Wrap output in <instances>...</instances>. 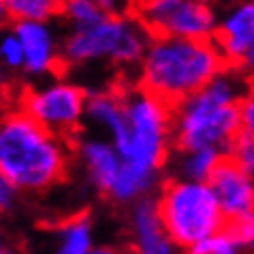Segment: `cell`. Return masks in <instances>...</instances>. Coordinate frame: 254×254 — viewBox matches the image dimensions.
<instances>
[{"instance_id":"277c9868","label":"cell","mask_w":254,"mask_h":254,"mask_svg":"<svg viewBox=\"0 0 254 254\" xmlns=\"http://www.w3.org/2000/svg\"><path fill=\"white\" fill-rule=\"evenodd\" d=\"M140 65V86L156 94L173 107L223 69L227 63L221 57L213 38H175L150 36Z\"/></svg>"},{"instance_id":"83f0119b","label":"cell","mask_w":254,"mask_h":254,"mask_svg":"<svg viewBox=\"0 0 254 254\" xmlns=\"http://www.w3.org/2000/svg\"><path fill=\"white\" fill-rule=\"evenodd\" d=\"M8 86V71L4 67H0V92Z\"/></svg>"},{"instance_id":"9c48e42d","label":"cell","mask_w":254,"mask_h":254,"mask_svg":"<svg viewBox=\"0 0 254 254\" xmlns=\"http://www.w3.org/2000/svg\"><path fill=\"white\" fill-rule=\"evenodd\" d=\"M10 29L23 48V71L27 75L42 77L63 65L61 46L48 21H13Z\"/></svg>"},{"instance_id":"2e32d148","label":"cell","mask_w":254,"mask_h":254,"mask_svg":"<svg viewBox=\"0 0 254 254\" xmlns=\"http://www.w3.org/2000/svg\"><path fill=\"white\" fill-rule=\"evenodd\" d=\"M173 177L188 179V182H206L213 173L217 163L225 156V152L217 148H196V150H175Z\"/></svg>"},{"instance_id":"f1b7e54d","label":"cell","mask_w":254,"mask_h":254,"mask_svg":"<svg viewBox=\"0 0 254 254\" xmlns=\"http://www.w3.org/2000/svg\"><path fill=\"white\" fill-rule=\"evenodd\" d=\"M6 23H10V21H8V15H6V8L2 4V0H0V29H2Z\"/></svg>"},{"instance_id":"4fadbf2b","label":"cell","mask_w":254,"mask_h":254,"mask_svg":"<svg viewBox=\"0 0 254 254\" xmlns=\"http://www.w3.org/2000/svg\"><path fill=\"white\" fill-rule=\"evenodd\" d=\"M77 152L94 188L104 196H109L111 188L115 186L121 171V156L115 150L111 140H104V137H83L77 144Z\"/></svg>"},{"instance_id":"6da1fadb","label":"cell","mask_w":254,"mask_h":254,"mask_svg":"<svg viewBox=\"0 0 254 254\" xmlns=\"http://www.w3.org/2000/svg\"><path fill=\"white\" fill-rule=\"evenodd\" d=\"M127 119V144L119 152L121 171L109 198L117 204H131L150 196L171 150L173 107L156 94L137 86L121 92Z\"/></svg>"},{"instance_id":"e0dca14e","label":"cell","mask_w":254,"mask_h":254,"mask_svg":"<svg viewBox=\"0 0 254 254\" xmlns=\"http://www.w3.org/2000/svg\"><path fill=\"white\" fill-rule=\"evenodd\" d=\"M8 21H50L61 17V0H2Z\"/></svg>"},{"instance_id":"5b68a950","label":"cell","mask_w":254,"mask_h":254,"mask_svg":"<svg viewBox=\"0 0 254 254\" xmlns=\"http://www.w3.org/2000/svg\"><path fill=\"white\" fill-rule=\"evenodd\" d=\"M148 42L150 31L137 17L107 15L88 27H73L61 44V61L63 65L109 61L113 65L129 67L142 61Z\"/></svg>"},{"instance_id":"4316f807","label":"cell","mask_w":254,"mask_h":254,"mask_svg":"<svg viewBox=\"0 0 254 254\" xmlns=\"http://www.w3.org/2000/svg\"><path fill=\"white\" fill-rule=\"evenodd\" d=\"M88 254H121V252L113 246H92V250Z\"/></svg>"},{"instance_id":"7402d4cb","label":"cell","mask_w":254,"mask_h":254,"mask_svg":"<svg viewBox=\"0 0 254 254\" xmlns=\"http://www.w3.org/2000/svg\"><path fill=\"white\" fill-rule=\"evenodd\" d=\"M225 229L229 231L238 246L246 252H254V208L248 213L240 215L225 223Z\"/></svg>"},{"instance_id":"603a6c76","label":"cell","mask_w":254,"mask_h":254,"mask_svg":"<svg viewBox=\"0 0 254 254\" xmlns=\"http://www.w3.org/2000/svg\"><path fill=\"white\" fill-rule=\"evenodd\" d=\"M240 111V131L254 137V88L248 90V94L238 104Z\"/></svg>"},{"instance_id":"7c38bea8","label":"cell","mask_w":254,"mask_h":254,"mask_svg":"<svg viewBox=\"0 0 254 254\" xmlns=\"http://www.w3.org/2000/svg\"><path fill=\"white\" fill-rule=\"evenodd\" d=\"M129 227L133 254H179L182 250L163 227V221L156 210V200L152 196H144L133 202Z\"/></svg>"},{"instance_id":"ba28073f","label":"cell","mask_w":254,"mask_h":254,"mask_svg":"<svg viewBox=\"0 0 254 254\" xmlns=\"http://www.w3.org/2000/svg\"><path fill=\"white\" fill-rule=\"evenodd\" d=\"M88 92L77 83L57 79L42 88L27 90L21 107L44 129L67 137L77 131L86 113Z\"/></svg>"},{"instance_id":"d4e9b609","label":"cell","mask_w":254,"mask_h":254,"mask_svg":"<svg viewBox=\"0 0 254 254\" xmlns=\"http://www.w3.org/2000/svg\"><path fill=\"white\" fill-rule=\"evenodd\" d=\"M104 13H109V15H119L125 10L127 6V0H94Z\"/></svg>"},{"instance_id":"3957f363","label":"cell","mask_w":254,"mask_h":254,"mask_svg":"<svg viewBox=\"0 0 254 254\" xmlns=\"http://www.w3.org/2000/svg\"><path fill=\"white\" fill-rule=\"evenodd\" d=\"M65 137L44 129L25 111L0 119V173L21 192H44L67 173Z\"/></svg>"},{"instance_id":"52a82bcc","label":"cell","mask_w":254,"mask_h":254,"mask_svg":"<svg viewBox=\"0 0 254 254\" xmlns=\"http://www.w3.org/2000/svg\"><path fill=\"white\" fill-rule=\"evenodd\" d=\"M135 17L150 36L208 40L219 15L210 0H140Z\"/></svg>"},{"instance_id":"f546056e","label":"cell","mask_w":254,"mask_h":254,"mask_svg":"<svg viewBox=\"0 0 254 254\" xmlns=\"http://www.w3.org/2000/svg\"><path fill=\"white\" fill-rule=\"evenodd\" d=\"M4 252V246H2V238H0V254Z\"/></svg>"},{"instance_id":"ac0fdd59","label":"cell","mask_w":254,"mask_h":254,"mask_svg":"<svg viewBox=\"0 0 254 254\" xmlns=\"http://www.w3.org/2000/svg\"><path fill=\"white\" fill-rule=\"evenodd\" d=\"M107 15L94 0H61V17H65L71 27H88Z\"/></svg>"},{"instance_id":"8992f818","label":"cell","mask_w":254,"mask_h":254,"mask_svg":"<svg viewBox=\"0 0 254 254\" xmlns=\"http://www.w3.org/2000/svg\"><path fill=\"white\" fill-rule=\"evenodd\" d=\"M154 200L169 238L184 250L213 236L227 223L206 182L173 177L163 186L161 194Z\"/></svg>"},{"instance_id":"44dd1931","label":"cell","mask_w":254,"mask_h":254,"mask_svg":"<svg viewBox=\"0 0 254 254\" xmlns=\"http://www.w3.org/2000/svg\"><path fill=\"white\" fill-rule=\"evenodd\" d=\"M227 156L234 158L236 165L242 169V171H244L250 179H254V137L240 131L234 137V142H231Z\"/></svg>"},{"instance_id":"d6986e66","label":"cell","mask_w":254,"mask_h":254,"mask_svg":"<svg viewBox=\"0 0 254 254\" xmlns=\"http://www.w3.org/2000/svg\"><path fill=\"white\" fill-rule=\"evenodd\" d=\"M186 254H242V248L238 246V242L234 236L223 227L215 231L213 236H208L204 240L196 242L190 248H186Z\"/></svg>"},{"instance_id":"7a4b0ae2","label":"cell","mask_w":254,"mask_h":254,"mask_svg":"<svg viewBox=\"0 0 254 254\" xmlns=\"http://www.w3.org/2000/svg\"><path fill=\"white\" fill-rule=\"evenodd\" d=\"M248 77L240 65H225L200 90L173 104L171 148H217L227 154L240 133L238 104L252 88Z\"/></svg>"},{"instance_id":"5bb4252c","label":"cell","mask_w":254,"mask_h":254,"mask_svg":"<svg viewBox=\"0 0 254 254\" xmlns=\"http://www.w3.org/2000/svg\"><path fill=\"white\" fill-rule=\"evenodd\" d=\"M83 117L109 135L115 150L121 152L127 144V119L123 111L121 92H88Z\"/></svg>"},{"instance_id":"4dcf8cb0","label":"cell","mask_w":254,"mask_h":254,"mask_svg":"<svg viewBox=\"0 0 254 254\" xmlns=\"http://www.w3.org/2000/svg\"><path fill=\"white\" fill-rule=\"evenodd\" d=\"M2 254H15V252H10V250H4V252H2Z\"/></svg>"},{"instance_id":"30bf717a","label":"cell","mask_w":254,"mask_h":254,"mask_svg":"<svg viewBox=\"0 0 254 254\" xmlns=\"http://www.w3.org/2000/svg\"><path fill=\"white\" fill-rule=\"evenodd\" d=\"M225 221H231L254 208V179L236 165L231 156H223L206 179Z\"/></svg>"},{"instance_id":"8fae6325","label":"cell","mask_w":254,"mask_h":254,"mask_svg":"<svg viewBox=\"0 0 254 254\" xmlns=\"http://www.w3.org/2000/svg\"><path fill=\"white\" fill-rule=\"evenodd\" d=\"M213 42L227 65H240L254 42V0H238L217 17Z\"/></svg>"},{"instance_id":"cb8c5ba5","label":"cell","mask_w":254,"mask_h":254,"mask_svg":"<svg viewBox=\"0 0 254 254\" xmlns=\"http://www.w3.org/2000/svg\"><path fill=\"white\" fill-rule=\"evenodd\" d=\"M17 192L19 190L8 182V179L0 173V213L4 210H10L17 202Z\"/></svg>"},{"instance_id":"ffe728a7","label":"cell","mask_w":254,"mask_h":254,"mask_svg":"<svg viewBox=\"0 0 254 254\" xmlns=\"http://www.w3.org/2000/svg\"><path fill=\"white\" fill-rule=\"evenodd\" d=\"M0 67H4L6 71L23 69V48L13 29L0 34Z\"/></svg>"},{"instance_id":"9a60e30c","label":"cell","mask_w":254,"mask_h":254,"mask_svg":"<svg viewBox=\"0 0 254 254\" xmlns=\"http://www.w3.org/2000/svg\"><path fill=\"white\" fill-rule=\"evenodd\" d=\"M94 246V227L88 217H73L52 234V254H88Z\"/></svg>"},{"instance_id":"484cf974","label":"cell","mask_w":254,"mask_h":254,"mask_svg":"<svg viewBox=\"0 0 254 254\" xmlns=\"http://www.w3.org/2000/svg\"><path fill=\"white\" fill-rule=\"evenodd\" d=\"M240 67L244 69L248 75H252L254 77V42L250 44V48L246 50V55H244V59L240 61Z\"/></svg>"}]
</instances>
